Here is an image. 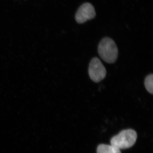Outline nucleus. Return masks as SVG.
<instances>
[{
	"label": "nucleus",
	"instance_id": "nucleus-5",
	"mask_svg": "<svg viewBox=\"0 0 153 153\" xmlns=\"http://www.w3.org/2000/svg\"><path fill=\"white\" fill-rule=\"evenodd\" d=\"M97 153H121L120 150L111 145L100 144L97 148Z\"/></svg>",
	"mask_w": 153,
	"mask_h": 153
},
{
	"label": "nucleus",
	"instance_id": "nucleus-1",
	"mask_svg": "<svg viewBox=\"0 0 153 153\" xmlns=\"http://www.w3.org/2000/svg\"><path fill=\"white\" fill-rule=\"evenodd\" d=\"M98 52L100 57L108 63H114L117 60L118 50L114 41L111 38H102L98 46Z\"/></svg>",
	"mask_w": 153,
	"mask_h": 153
},
{
	"label": "nucleus",
	"instance_id": "nucleus-4",
	"mask_svg": "<svg viewBox=\"0 0 153 153\" xmlns=\"http://www.w3.org/2000/svg\"><path fill=\"white\" fill-rule=\"evenodd\" d=\"M96 16L95 9L89 3H85L78 8L75 19L78 24H83L88 20L94 19Z\"/></svg>",
	"mask_w": 153,
	"mask_h": 153
},
{
	"label": "nucleus",
	"instance_id": "nucleus-2",
	"mask_svg": "<svg viewBox=\"0 0 153 153\" xmlns=\"http://www.w3.org/2000/svg\"><path fill=\"white\" fill-rule=\"evenodd\" d=\"M137 139L136 132L132 129L124 130L113 137L111 144L119 149H124L132 146Z\"/></svg>",
	"mask_w": 153,
	"mask_h": 153
},
{
	"label": "nucleus",
	"instance_id": "nucleus-6",
	"mask_svg": "<svg viewBox=\"0 0 153 153\" xmlns=\"http://www.w3.org/2000/svg\"><path fill=\"white\" fill-rule=\"evenodd\" d=\"M144 85L147 91L153 94V74H149L146 76L145 79Z\"/></svg>",
	"mask_w": 153,
	"mask_h": 153
},
{
	"label": "nucleus",
	"instance_id": "nucleus-3",
	"mask_svg": "<svg viewBox=\"0 0 153 153\" xmlns=\"http://www.w3.org/2000/svg\"><path fill=\"white\" fill-rule=\"evenodd\" d=\"M88 71L91 79L95 82H100L106 76V69L100 60L97 57H94L91 60Z\"/></svg>",
	"mask_w": 153,
	"mask_h": 153
}]
</instances>
